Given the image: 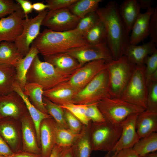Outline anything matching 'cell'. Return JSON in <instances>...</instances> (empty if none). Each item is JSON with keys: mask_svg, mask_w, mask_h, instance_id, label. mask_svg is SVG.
<instances>
[{"mask_svg": "<svg viewBox=\"0 0 157 157\" xmlns=\"http://www.w3.org/2000/svg\"><path fill=\"white\" fill-rule=\"evenodd\" d=\"M138 114L129 116L121 124L122 131L121 135L116 144L104 157H115L121 151L132 148L140 139L137 132L136 121Z\"/></svg>", "mask_w": 157, "mask_h": 157, "instance_id": "7c38bea8", "label": "cell"}, {"mask_svg": "<svg viewBox=\"0 0 157 157\" xmlns=\"http://www.w3.org/2000/svg\"><path fill=\"white\" fill-rule=\"evenodd\" d=\"M92 122L84 125L72 146L75 157H90L93 150L90 136L89 129Z\"/></svg>", "mask_w": 157, "mask_h": 157, "instance_id": "d4e9b609", "label": "cell"}, {"mask_svg": "<svg viewBox=\"0 0 157 157\" xmlns=\"http://www.w3.org/2000/svg\"><path fill=\"white\" fill-rule=\"evenodd\" d=\"M74 74L58 70L49 63L41 61L38 55L34 59L28 71L26 82L37 83L45 90L68 81Z\"/></svg>", "mask_w": 157, "mask_h": 157, "instance_id": "277c9868", "label": "cell"}, {"mask_svg": "<svg viewBox=\"0 0 157 157\" xmlns=\"http://www.w3.org/2000/svg\"><path fill=\"white\" fill-rule=\"evenodd\" d=\"M96 11L92 12L80 19L75 28L84 37L99 21Z\"/></svg>", "mask_w": 157, "mask_h": 157, "instance_id": "d590c367", "label": "cell"}, {"mask_svg": "<svg viewBox=\"0 0 157 157\" xmlns=\"http://www.w3.org/2000/svg\"><path fill=\"white\" fill-rule=\"evenodd\" d=\"M44 91L42 87L40 85L28 82H26L23 90L24 93L36 108L44 113L48 114L43 101Z\"/></svg>", "mask_w": 157, "mask_h": 157, "instance_id": "f1b7e54d", "label": "cell"}, {"mask_svg": "<svg viewBox=\"0 0 157 157\" xmlns=\"http://www.w3.org/2000/svg\"><path fill=\"white\" fill-rule=\"evenodd\" d=\"M87 105L86 116L92 122L98 123L106 121L98 107L97 103H92Z\"/></svg>", "mask_w": 157, "mask_h": 157, "instance_id": "60d3db41", "label": "cell"}, {"mask_svg": "<svg viewBox=\"0 0 157 157\" xmlns=\"http://www.w3.org/2000/svg\"><path fill=\"white\" fill-rule=\"evenodd\" d=\"M48 9L38 13L34 17H25L23 21V30L14 43L20 53L24 56L29 52L31 45L40 32L42 21Z\"/></svg>", "mask_w": 157, "mask_h": 157, "instance_id": "9c48e42d", "label": "cell"}, {"mask_svg": "<svg viewBox=\"0 0 157 157\" xmlns=\"http://www.w3.org/2000/svg\"><path fill=\"white\" fill-rule=\"evenodd\" d=\"M122 131L121 124L106 121L98 123L91 122L89 134L93 150L110 151L117 142Z\"/></svg>", "mask_w": 157, "mask_h": 157, "instance_id": "5b68a950", "label": "cell"}, {"mask_svg": "<svg viewBox=\"0 0 157 157\" xmlns=\"http://www.w3.org/2000/svg\"><path fill=\"white\" fill-rule=\"evenodd\" d=\"M106 62L100 59L85 64L76 71L67 82L78 93L99 72L106 69Z\"/></svg>", "mask_w": 157, "mask_h": 157, "instance_id": "4fadbf2b", "label": "cell"}, {"mask_svg": "<svg viewBox=\"0 0 157 157\" xmlns=\"http://www.w3.org/2000/svg\"><path fill=\"white\" fill-rule=\"evenodd\" d=\"M13 90L21 96L23 100L33 123L38 144L40 145V128L41 123L44 119L52 117L49 114L44 113L36 108L30 101L27 96L24 93L22 89L17 82L14 85Z\"/></svg>", "mask_w": 157, "mask_h": 157, "instance_id": "603a6c76", "label": "cell"}, {"mask_svg": "<svg viewBox=\"0 0 157 157\" xmlns=\"http://www.w3.org/2000/svg\"><path fill=\"white\" fill-rule=\"evenodd\" d=\"M109 97L108 89V74L106 69L99 72L83 88L77 93L73 104H88L97 103Z\"/></svg>", "mask_w": 157, "mask_h": 157, "instance_id": "ba28073f", "label": "cell"}, {"mask_svg": "<svg viewBox=\"0 0 157 157\" xmlns=\"http://www.w3.org/2000/svg\"><path fill=\"white\" fill-rule=\"evenodd\" d=\"M57 125L52 118L45 119L41 123L40 140L42 157H49L56 144Z\"/></svg>", "mask_w": 157, "mask_h": 157, "instance_id": "2e32d148", "label": "cell"}, {"mask_svg": "<svg viewBox=\"0 0 157 157\" xmlns=\"http://www.w3.org/2000/svg\"><path fill=\"white\" fill-rule=\"evenodd\" d=\"M49 6L47 4L42 2H36L32 4L33 9L38 13L42 11L47 9H48Z\"/></svg>", "mask_w": 157, "mask_h": 157, "instance_id": "681fc988", "label": "cell"}, {"mask_svg": "<svg viewBox=\"0 0 157 157\" xmlns=\"http://www.w3.org/2000/svg\"><path fill=\"white\" fill-rule=\"evenodd\" d=\"M77 93L67 81L44 90L43 96L55 104L63 106L73 103V99Z\"/></svg>", "mask_w": 157, "mask_h": 157, "instance_id": "e0dca14e", "label": "cell"}, {"mask_svg": "<svg viewBox=\"0 0 157 157\" xmlns=\"http://www.w3.org/2000/svg\"><path fill=\"white\" fill-rule=\"evenodd\" d=\"M0 157H6L0 155Z\"/></svg>", "mask_w": 157, "mask_h": 157, "instance_id": "9f6ffc18", "label": "cell"}, {"mask_svg": "<svg viewBox=\"0 0 157 157\" xmlns=\"http://www.w3.org/2000/svg\"><path fill=\"white\" fill-rule=\"evenodd\" d=\"M22 9L19 5L13 0H0V18Z\"/></svg>", "mask_w": 157, "mask_h": 157, "instance_id": "b9f144b4", "label": "cell"}, {"mask_svg": "<svg viewBox=\"0 0 157 157\" xmlns=\"http://www.w3.org/2000/svg\"><path fill=\"white\" fill-rule=\"evenodd\" d=\"M26 17L22 9L0 19V41L14 42L22 33Z\"/></svg>", "mask_w": 157, "mask_h": 157, "instance_id": "5bb4252c", "label": "cell"}, {"mask_svg": "<svg viewBox=\"0 0 157 157\" xmlns=\"http://www.w3.org/2000/svg\"><path fill=\"white\" fill-rule=\"evenodd\" d=\"M60 106L69 111L76 117L84 125H87L91 122L86 116L87 104H77L72 103Z\"/></svg>", "mask_w": 157, "mask_h": 157, "instance_id": "74e56055", "label": "cell"}, {"mask_svg": "<svg viewBox=\"0 0 157 157\" xmlns=\"http://www.w3.org/2000/svg\"><path fill=\"white\" fill-rule=\"evenodd\" d=\"M145 65H136L130 80L119 98L133 105L146 109L147 84Z\"/></svg>", "mask_w": 157, "mask_h": 157, "instance_id": "52a82bcc", "label": "cell"}, {"mask_svg": "<svg viewBox=\"0 0 157 157\" xmlns=\"http://www.w3.org/2000/svg\"><path fill=\"white\" fill-rule=\"evenodd\" d=\"M79 134L75 133L69 129L60 127L57 124L56 129V144L65 148L71 147Z\"/></svg>", "mask_w": 157, "mask_h": 157, "instance_id": "836d02e7", "label": "cell"}, {"mask_svg": "<svg viewBox=\"0 0 157 157\" xmlns=\"http://www.w3.org/2000/svg\"><path fill=\"white\" fill-rule=\"evenodd\" d=\"M97 105L106 121L118 124L129 116L145 110L119 98L106 97L99 101Z\"/></svg>", "mask_w": 157, "mask_h": 157, "instance_id": "8992f818", "label": "cell"}, {"mask_svg": "<svg viewBox=\"0 0 157 157\" xmlns=\"http://www.w3.org/2000/svg\"><path fill=\"white\" fill-rule=\"evenodd\" d=\"M15 67L0 65V96L14 91L13 86L16 82Z\"/></svg>", "mask_w": 157, "mask_h": 157, "instance_id": "83f0119b", "label": "cell"}, {"mask_svg": "<svg viewBox=\"0 0 157 157\" xmlns=\"http://www.w3.org/2000/svg\"><path fill=\"white\" fill-rule=\"evenodd\" d=\"M101 0H77L68 9L73 15L81 19L89 13L96 11Z\"/></svg>", "mask_w": 157, "mask_h": 157, "instance_id": "4dcf8cb0", "label": "cell"}, {"mask_svg": "<svg viewBox=\"0 0 157 157\" xmlns=\"http://www.w3.org/2000/svg\"><path fill=\"white\" fill-rule=\"evenodd\" d=\"M77 0H46L49 6L48 10H53L68 8Z\"/></svg>", "mask_w": 157, "mask_h": 157, "instance_id": "7bdbcfd3", "label": "cell"}, {"mask_svg": "<svg viewBox=\"0 0 157 157\" xmlns=\"http://www.w3.org/2000/svg\"><path fill=\"white\" fill-rule=\"evenodd\" d=\"M1 42L0 41V43Z\"/></svg>", "mask_w": 157, "mask_h": 157, "instance_id": "6f0895ef", "label": "cell"}, {"mask_svg": "<svg viewBox=\"0 0 157 157\" xmlns=\"http://www.w3.org/2000/svg\"><path fill=\"white\" fill-rule=\"evenodd\" d=\"M39 53L37 49L31 45L26 55L17 63L15 67L16 82L23 91L26 83V75L34 58Z\"/></svg>", "mask_w": 157, "mask_h": 157, "instance_id": "484cf974", "label": "cell"}, {"mask_svg": "<svg viewBox=\"0 0 157 157\" xmlns=\"http://www.w3.org/2000/svg\"><path fill=\"white\" fill-rule=\"evenodd\" d=\"M28 112L23 99L16 92L0 96V115L2 118H16Z\"/></svg>", "mask_w": 157, "mask_h": 157, "instance_id": "9a60e30c", "label": "cell"}, {"mask_svg": "<svg viewBox=\"0 0 157 157\" xmlns=\"http://www.w3.org/2000/svg\"><path fill=\"white\" fill-rule=\"evenodd\" d=\"M145 74L147 84L152 75L157 71V51L144 59Z\"/></svg>", "mask_w": 157, "mask_h": 157, "instance_id": "f35d334b", "label": "cell"}, {"mask_svg": "<svg viewBox=\"0 0 157 157\" xmlns=\"http://www.w3.org/2000/svg\"><path fill=\"white\" fill-rule=\"evenodd\" d=\"M66 53L74 58L81 66L96 60L103 59L107 62L113 59L105 42L95 44H88L70 49Z\"/></svg>", "mask_w": 157, "mask_h": 157, "instance_id": "30bf717a", "label": "cell"}, {"mask_svg": "<svg viewBox=\"0 0 157 157\" xmlns=\"http://www.w3.org/2000/svg\"><path fill=\"white\" fill-rule=\"evenodd\" d=\"M8 157H42L41 154H36L29 152L19 151L13 154Z\"/></svg>", "mask_w": 157, "mask_h": 157, "instance_id": "7dc6e473", "label": "cell"}, {"mask_svg": "<svg viewBox=\"0 0 157 157\" xmlns=\"http://www.w3.org/2000/svg\"><path fill=\"white\" fill-rule=\"evenodd\" d=\"M146 110L157 113V81H149L147 83Z\"/></svg>", "mask_w": 157, "mask_h": 157, "instance_id": "8d00e7d4", "label": "cell"}, {"mask_svg": "<svg viewBox=\"0 0 157 157\" xmlns=\"http://www.w3.org/2000/svg\"><path fill=\"white\" fill-rule=\"evenodd\" d=\"M43 101L48 114L52 117L57 125L60 127L69 129L65 119L63 108L43 96Z\"/></svg>", "mask_w": 157, "mask_h": 157, "instance_id": "1f68e13d", "label": "cell"}, {"mask_svg": "<svg viewBox=\"0 0 157 157\" xmlns=\"http://www.w3.org/2000/svg\"><path fill=\"white\" fill-rule=\"evenodd\" d=\"M105 28L99 19L84 36L88 44H91L105 42Z\"/></svg>", "mask_w": 157, "mask_h": 157, "instance_id": "e575fe53", "label": "cell"}, {"mask_svg": "<svg viewBox=\"0 0 157 157\" xmlns=\"http://www.w3.org/2000/svg\"><path fill=\"white\" fill-rule=\"evenodd\" d=\"M88 44L84 37L76 28L63 32L47 28L40 32L31 45L44 57L65 53Z\"/></svg>", "mask_w": 157, "mask_h": 157, "instance_id": "7a4b0ae2", "label": "cell"}, {"mask_svg": "<svg viewBox=\"0 0 157 157\" xmlns=\"http://www.w3.org/2000/svg\"><path fill=\"white\" fill-rule=\"evenodd\" d=\"M16 1L21 6L26 17H28V15L31 13L33 10L31 2L27 0H16Z\"/></svg>", "mask_w": 157, "mask_h": 157, "instance_id": "bcb514c9", "label": "cell"}, {"mask_svg": "<svg viewBox=\"0 0 157 157\" xmlns=\"http://www.w3.org/2000/svg\"><path fill=\"white\" fill-rule=\"evenodd\" d=\"M24 57L18 51L14 42L3 41L0 43V65L15 67Z\"/></svg>", "mask_w": 157, "mask_h": 157, "instance_id": "4316f807", "label": "cell"}, {"mask_svg": "<svg viewBox=\"0 0 157 157\" xmlns=\"http://www.w3.org/2000/svg\"><path fill=\"white\" fill-rule=\"evenodd\" d=\"M80 19L72 14L68 8L48 10L42 25L53 31L63 32L75 28Z\"/></svg>", "mask_w": 157, "mask_h": 157, "instance_id": "8fae6325", "label": "cell"}, {"mask_svg": "<svg viewBox=\"0 0 157 157\" xmlns=\"http://www.w3.org/2000/svg\"><path fill=\"white\" fill-rule=\"evenodd\" d=\"M140 5L141 9L147 10L151 7L153 1L152 0H137Z\"/></svg>", "mask_w": 157, "mask_h": 157, "instance_id": "816d5d0a", "label": "cell"}, {"mask_svg": "<svg viewBox=\"0 0 157 157\" xmlns=\"http://www.w3.org/2000/svg\"><path fill=\"white\" fill-rule=\"evenodd\" d=\"M60 157H75L72 147L65 148Z\"/></svg>", "mask_w": 157, "mask_h": 157, "instance_id": "f5cc1de1", "label": "cell"}, {"mask_svg": "<svg viewBox=\"0 0 157 157\" xmlns=\"http://www.w3.org/2000/svg\"><path fill=\"white\" fill-rule=\"evenodd\" d=\"M143 157H157V153L156 151L149 154Z\"/></svg>", "mask_w": 157, "mask_h": 157, "instance_id": "db71d44e", "label": "cell"}, {"mask_svg": "<svg viewBox=\"0 0 157 157\" xmlns=\"http://www.w3.org/2000/svg\"><path fill=\"white\" fill-rule=\"evenodd\" d=\"M13 153L9 146L0 135V155L8 157Z\"/></svg>", "mask_w": 157, "mask_h": 157, "instance_id": "f6af8a7d", "label": "cell"}, {"mask_svg": "<svg viewBox=\"0 0 157 157\" xmlns=\"http://www.w3.org/2000/svg\"><path fill=\"white\" fill-rule=\"evenodd\" d=\"M63 109L65 119L69 129L75 133H80L84 125L69 111L65 109Z\"/></svg>", "mask_w": 157, "mask_h": 157, "instance_id": "ab89813d", "label": "cell"}, {"mask_svg": "<svg viewBox=\"0 0 157 157\" xmlns=\"http://www.w3.org/2000/svg\"><path fill=\"white\" fill-rule=\"evenodd\" d=\"M119 6L115 1H111L96 11L104 27L105 42L114 60L122 56L124 50L129 41V33L121 18Z\"/></svg>", "mask_w": 157, "mask_h": 157, "instance_id": "6da1fadb", "label": "cell"}, {"mask_svg": "<svg viewBox=\"0 0 157 157\" xmlns=\"http://www.w3.org/2000/svg\"><path fill=\"white\" fill-rule=\"evenodd\" d=\"M2 118V117L1 116V115H0V120H1V119Z\"/></svg>", "mask_w": 157, "mask_h": 157, "instance_id": "11a10c76", "label": "cell"}, {"mask_svg": "<svg viewBox=\"0 0 157 157\" xmlns=\"http://www.w3.org/2000/svg\"><path fill=\"white\" fill-rule=\"evenodd\" d=\"M65 148L56 144L49 157H60Z\"/></svg>", "mask_w": 157, "mask_h": 157, "instance_id": "f907efd6", "label": "cell"}, {"mask_svg": "<svg viewBox=\"0 0 157 157\" xmlns=\"http://www.w3.org/2000/svg\"><path fill=\"white\" fill-rule=\"evenodd\" d=\"M136 128L140 139L157 131V113L145 110L138 115Z\"/></svg>", "mask_w": 157, "mask_h": 157, "instance_id": "7402d4cb", "label": "cell"}, {"mask_svg": "<svg viewBox=\"0 0 157 157\" xmlns=\"http://www.w3.org/2000/svg\"><path fill=\"white\" fill-rule=\"evenodd\" d=\"M0 135L13 148H15L18 142V137L16 129L12 124L8 121L0 122Z\"/></svg>", "mask_w": 157, "mask_h": 157, "instance_id": "d6a6232c", "label": "cell"}, {"mask_svg": "<svg viewBox=\"0 0 157 157\" xmlns=\"http://www.w3.org/2000/svg\"><path fill=\"white\" fill-rule=\"evenodd\" d=\"M139 157L156 151L157 133L154 132L149 135L140 139L132 148Z\"/></svg>", "mask_w": 157, "mask_h": 157, "instance_id": "f546056e", "label": "cell"}, {"mask_svg": "<svg viewBox=\"0 0 157 157\" xmlns=\"http://www.w3.org/2000/svg\"><path fill=\"white\" fill-rule=\"evenodd\" d=\"M44 58L45 61L58 70L68 74H74L81 67L74 58L66 52L53 54Z\"/></svg>", "mask_w": 157, "mask_h": 157, "instance_id": "44dd1931", "label": "cell"}, {"mask_svg": "<svg viewBox=\"0 0 157 157\" xmlns=\"http://www.w3.org/2000/svg\"><path fill=\"white\" fill-rule=\"evenodd\" d=\"M154 8H150L143 13H140L134 23L131 32L129 43L137 45L149 35L150 20Z\"/></svg>", "mask_w": 157, "mask_h": 157, "instance_id": "d6986e66", "label": "cell"}, {"mask_svg": "<svg viewBox=\"0 0 157 157\" xmlns=\"http://www.w3.org/2000/svg\"><path fill=\"white\" fill-rule=\"evenodd\" d=\"M149 35L151 41L157 44V8H154L149 23Z\"/></svg>", "mask_w": 157, "mask_h": 157, "instance_id": "ee69618b", "label": "cell"}, {"mask_svg": "<svg viewBox=\"0 0 157 157\" xmlns=\"http://www.w3.org/2000/svg\"><path fill=\"white\" fill-rule=\"evenodd\" d=\"M20 117L23 150L41 154V149L39 148L37 142L35 127L28 112Z\"/></svg>", "mask_w": 157, "mask_h": 157, "instance_id": "ac0fdd59", "label": "cell"}, {"mask_svg": "<svg viewBox=\"0 0 157 157\" xmlns=\"http://www.w3.org/2000/svg\"><path fill=\"white\" fill-rule=\"evenodd\" d=\"M157 45L151 40L141 45L129 43L125 48L122 56L127 57L136 65L144 64L145 58L157 51Z\"/></svg>", "mask_w": 157, "mask_h": 157, "instance_id": "ffe728a7", "label": "cell"}, {"mask_svg": "<svg viewBox=\"0 0 157 157\" xmlns=\"http://www.w3.org/2000/svg\"><path fill=\"white\" fill-rule=\"evenodd\" d=\"M119 11L127 30L129 33L141 13L140 8L136 0H125L119 6Z\"/></svg>", "mask_w": 157, "mask_h": 157, "instance_id": "cb8c5ba5", "label": "cell"}, {"mask_svg": "<svg viewBox=\"0 0 157 157\" xmlns=\"http://www.w3.org/2000/svg\"><path fill=\"white\" fill-rule=\"evenodd\" d=\"M106 64L109 97L119 98L133 75L136 65L124 55L117 59L106 62Z\"/></svg>", "mask_w": 157, "mask_h": 157, "instance_id": "3957f363", "label": "cell"}, {"mask_svg": "<svg viewBox=\"0 0 157 157\" xmlns=\"http://www.w3.org/2000/svg\"><path fill=\"white\" fill-rule=\"evenodd\" d=\"M115 157H139L132 148L127 149L120 151Z\"/></svg>", "mask_w": 157, "mask_h": 157, "instance_id": "c3c4849f", "label": "cell"}]
</instances>
